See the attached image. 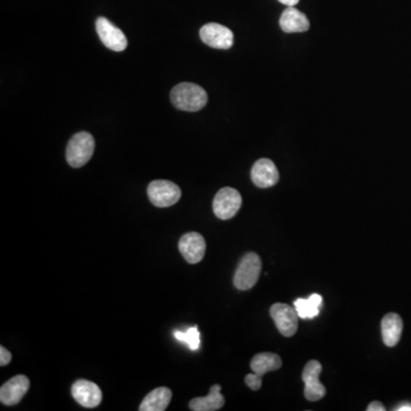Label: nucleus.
Masks as SVG:
<instances>
[{
  "mask_svg": "<svg viewBox=\"0 0 411 411\" xmlns=\"http://www.w3.org/2000/svg\"><path fill=\"white\" fill-rule=\"evenodd\" d=\"M171 100L176 109L196 113L205 108L208 102V95L199 85L182 82L171 89Z\"/></svg>",
  "mask_w": 411,
  "mask_h": 411,
  "instance_id": "f257e3e1",
  "label": "nucleus"
},
{
  "mask_svg": "<svg viewBox=\"0 0 411 411\" xmlns=\"http://www.w3.org/2000/svg\"><path fill=\"white\" fill-rule=\"evenodd\" d=\"M95 149L93 135L87 131H80L71 137L66 147V161L73 168H80L86 165Z\"/></svg>",
  "mask_w": 411,
  "mask_h": 411,
  "instance_id": "f03ea898",
  "label": "nucleus"
},
{
  "mask_svg": "<svg viewBox=\"0 0 411 411\" xmlns=\"http://www.w3.org/2000/svg\"><path fill=\"white\" fill-rule=\"evenodd\" d=\"M262 271V261L255 252L243 256L233 277V284L239 290H248L255 286Z\"/></svg>",
  "mask_w": 411,
  "mask_h": 411,
  "instance_id": "7ed1b4c3",
  "label": "nucleus"
},
{
  "mask_svg": "<svg viewBox=\"0 0 411 411\" xmlns=\"http://www.w3.org/2000/svg\"><path fill=\"white\" fill-rule=\"evenodd\" d=\"M181 189L176 184L165 180H158L149 184L147 196L153 206L159 208L171 207L181 199Z\"/></svg>",
  "mask_w": 411,
  "mask_h": 411,
  "instance_id": "20e7f679",
  "label": "nucleus"
},
{
  "mask_svg": "<svg viewBox=\"0 0 411 411\" xmlns=\"http://www.w3.org/2000/svg\"><path fill=\"white\" fill-rule=\"evenodd\" d=\"M243 205V198L239 191L233 187H223L216 194L212 201V210L219 219H230L237 215Z\"/></svg>",
  "mask_w": 411,
  "mask_h": 411,
  "instance_id": "39448f33",
  "label": "nucleus"
},
{
  "mask_svg": "<svg viewBox=\"0 0 411 411\" xmlns=\"http://www.w3.org/2000/svg\"><path fill=\"white\" fill-rule=\"evenodd\" d=\"M270 315L277 331L284 336L291 337L296 333L299 317L294 306H289L284 303H275L270 308Z\"/></svg>",
  "mask_w": 411,
  "mask_h": 411,
  "instance_id": "423d86ee",
  "label": "nucleus"
},
{
  "mask_svg": "<svg viewBox=\"0 0 411 411\" xmlns=\"http://www.w3.org/2000/svg\"><path fill=\"white\" fill-rule=\"evenodd\" d=\"M200 38L206 45L216 50H229L234 44L233 32L218 23L203 25L200 29Z\"/></svg>",
  "mask_w": 411,
  "mask_h": 411,
  "instance_id": "0eeeda50",
  "label": "nucleus"
},
{
  "mask_svg": "<svg viewBox=\"0 0 411 411\" xmlns=\"http://www.w3.org/2000/svg\"><path fill=\"white\" fill-rule=\"evenodd\" d=\"M321 370L322 366L317 360L308 361L304 367L302 380L305 384L304 394L308 401H319L326 396V387L320 382Z\"/></svg>",
  "mask_w": 411,
  "mask_h": 411,
  "instance_id": "6e6552de",
  "label": "nucleus"
},
{
  "mask_svg": "<svg viewBox=\"0 0 411 411\" xmlns=\"http://www.w3.org/2000/svg\"><path fill=\"white\" fill-rule=\"evenodd\" d=\"M96 31L104 46L115 52H122L126 50L128 41L125 34L110 22L106 17L96 20Z\"/></svg>",
  "mask_w": 411,
  "mask_h": 411,
  "instance_id": "1a4fd4ad",
  "label": "nucleus"
},
{
  "mask_svg": "<svg viewBox=\"0 0 411 411\" xmlns=\"http://www.w3.org/2000/svg\"><path fill=\"white\" fill-rule=\"evenodd\" d=\"M206 240L198 232L184 234L178 243V250L187 263L196 264L201 262L206 254Z\"/></svg>",
  "mask_w": 411,
  "mask_h": 411,
  "instance_id": "9d476101",
  "label": "nucleus"
},
{
  "mask_svg": "<svg viewBox=\"0 0 411 411\" xmlns=\"http://www.w3.org/2000/svg\"><path fill=\"white\" fill-rule=\"evenodd\" d=\"M73 399L85 408H95L102 402V391L89 380H78L71 387Z\"/></svg>",
  "mask_w": 411,
  "mask_h": 411,
  "instance_id": "9b49d317",
  "label": "nucleus"
},
{
  "mask_svg": "<svg viewBox=\"0 0 411 411\" xmlns=\"http://www.w3.org/2000/svg\"><path fill=\"white\" fill-rule=\"evenodd\" d=\"M30 387V380L24 375H17L0 389V401L5 405H15L22 400Z\"/></svg>",
  "mask_w": 411,
  "mask_h": 411,
  "instance_id": "f8f14e48",
  "label": "nucleus"
},
{
  "mask_svg": "<svg viewBox=\"0 0 411 411\" xmlns=\"http://www.w3.org/2000/svg\"><path fill=\"white\" fill-rule=\"evenodd\" d=\"M252 181L256 187L268 189L279 182V171L272 160L262 158L254 164L252 168Z\"/></svg>",
  "mask_w": 411,
  "mask_h": 411,
  "instance_id": "ddd939ff",
  "label": "nucleus"
},
{
  "mask_svg": "<svg viewBox=\"0 0 411 411\" xmlns=\"http://www.w3.org/2000/svg\"><path fill=\"white\" fill-rule=\"evenodd\" d=\"M282 31L287 34H295V32H305L310 29V22L305 14L295 7H288L281 15L279 21Z\"/></svg>",
  "mask_w": 411,
  "mask_h": 411,
  "instance_id": "4468645a",
  "label": "nucleus"
},
{
  "mask_svg": "<svg viewBox=\"0 0 411 411\" xmlns=\"http://www.w3.org/2000/svg\"><path fill=\"white\" fill-rule=\"evenodd\" d=\"M403 322L396 313H387L382 320V336L384 344L389 347L396 346L401 338Z\"/></svg>",
  "mask_w": 411,
  "mask_h": 411,
  "instance_id": "2eb2a0df",
  "label": "nucleus"
},
{
  "mask_svg": "<svg viewBox=\"0 0 411 411\" xmlns=\"http://www.w3.org/2000/svg\"><path fill=\"white\" fill-rule=\"evenodd\" d=\"M224 396L221 394V385H212L208 396L194 398L189 403L191 410L216 411L224 405Z\"/></svg>",
  "mask_w": 411,
  "mask_h": 411,
  "instance_id": "dca6fc26",
  "label": "nucleus"
},
{
  "mask_svg": "<svg viewBox=\"0 0 411 411\" xmlns=\"http://www.w3.org/2000/svg\"><path fill=\"white\" fill-rule=\"evenodd\" d=\"M171 391L167 387H157L144 398L140 411H164L171 401Z\"/></svg>",
  "mask_w": 411,
  "mask_h": 411,
  "instance_id": "f3484780",
  "label": "nucleus"
},
{
  "mask_svg": "<svg viewBox=\"0 0 411 411\" xmlns=\"http://www.w3.org/2000/svg\"><path fill=\"white\" fill-rule=\"evenodd\" d=\"M282 366V360L275 353H259L256 354L250 361V368L252 373L259 374V376H264L266 373L277 370Z\"/></svg>",
  "mask_w": 411,
  "mask_h": 411,
  "instance_id": "a211bd4d",
  "label": "nucleus"
},
{
  "mask_svg": "<svg viewBox=\"0 0 411 411\" xmlns=\"http://www.w3.org/2000/svg\"><path fill=\"white\" fill-rule=\"evenodd\" d=\"M322 305V297L313 294L308 298H298L294 302V308L301 319H313L319 315Z\"/></svg>",
  "mask_w": 411,
  "mask_h": 411,
  "instance_id": "6ab92c4d",
  "label": "nucleus"
},
{
  "mask_svg": "<svg viewBox=\"0 0 411 411\" xmlns=\"http://www.w3.org/2000/svg\"><path fill=\"white\" fill-rule=\"evenodd\" d=\"M175 337L180 342H185L192 351H196L200 347V333L196 327H191L187 331H176Z\"/></svg>",
  "mask_w": 411,
  "mask_h": 411,
  "instance_id": "aec40b11",
  "label": "nucleus"
},
{
  "mask_svg": "<svg viewBox=\"0 0 411 411\" xmlns=\"http://www.w3.org/2000/svg\"><path fill=\"white\" fill-rule=\"evenodd\" d=\"M245 383H246L247 387H250V389L257 391V389H261V387H262V376H259L256 373L248 374L246 378H245Z\"/></svg>",
  "mask_w": 411,
  "mask_h": 411,
  "instance_id": "412c9836",
  "label": "nucleus"
},
{
  "mask_svg": "<svg viewBox=\"0 0 411 411\" xmlns=\"http://www.w3.org/2000/svg\"><path fill=\"white\" fill-rule=\"evenodd\" d=\"M10 360H12V354L10 351L5 349L3 346H0V366L5 367L10 363Z\"/></svg>",
  "mask_w": 411,
  "mask_h": 411,
  "instance_id": "4be33fe9",
  "label": "nucleus"
},
{
  "mask_svg": "<svg viewBox=\"0 0 411 411\" xmlns=\"http://www.w3.org/2000/svg\"><path fill=\"white\" fill-rule=\"evenodd\" d=\"M368 411H384L385 410V407H384L383 403H380L378 401L371 402L370 405H368L367 408Z\"/></svg>",
  "mask_w": 411,
  "mask_h": 411,
  "instance_id": "5701e85b",
  "label": "nucleus"
},
{
  "mask_svg": "<svg viewBox=\"0 0 411 411\" xmlns=\"http://www.w3.org/2000/svg\"><path fill=\"white\" fill-rule=\"evenodd\" d=\"M279 1L288 7H294L299 3V0H279Z\"/></svg>",
  "mask_w": 411,
  "mask_h": 411,
  "instance_id": "b1692460",
  "label": "nucleus"
},
{
  "mask_svg": "<svg viewBox=\"0 0 411 411\" xmlns=\"http://www.w3.org/2000/svg\"><path fill=\"white\" fill-rule=\"evenodd\" d=\"M396 411H411V405H402L399 408L396 409Z\"/></svg>",
  "mask_w": 411,
  "mask_h": 411,
  "instance_id": "393cba45",
  "label": "nucleus"
}]
</instances>
